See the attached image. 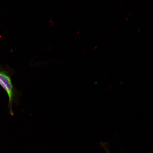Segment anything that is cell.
Masks as SVG:
<instances>
[{
    "mask_svg": "<svg viewBox=\"0 0 153 153\" xmlns=\"http://www.w3.org/2000/svg\"><path fill=\"white\" fill-rule=\"evenodd\" d=\"M11 73L9 70H0V85L6 92L9 98L8 108L9 114L14 115L13 106L14 104H17L21 95L20 91H17L12 83Z\"/></svg>",
    "mask_w": 153,
    "mask_h": 153,
    "instance_id": "obj_1",
    "label": "cell"
}]
</instances>
